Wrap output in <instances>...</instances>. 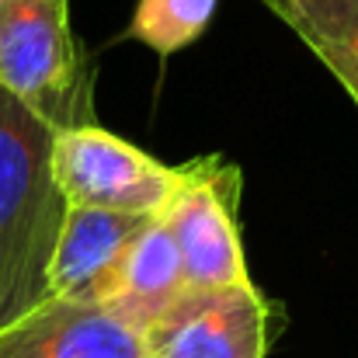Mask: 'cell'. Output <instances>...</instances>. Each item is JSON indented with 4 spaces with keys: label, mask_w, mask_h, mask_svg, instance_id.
Segmentation results:
<instances>
[{
    "label": "cell",
    "mask_w": 358,
    "mask_h": 358,
    "mask_svg": "<svg viewBox=\"0 0 358 358\" xmlns=\"http://www.w3.org/2000/svg\"><path fill=\"white\" fill-rule=\"evenodd\" d=\"M150 220L153 216L66 206L56 250H52V264H49V296L101 306V296L115 264Z\"/></svg>",
    "instance_id": "52a82bcc"
},
{
    "label": "cell",
    "mask_w": 358,
    "mask_h": 358,
    "mask_svg": "<svg viewBox=\"0 0 358 358\" xmlns=\"http://www.w3.org/2000/svg\"><path fill=\"white\" fill-rule=\"evenodd\" d=\"M0 87L52 129L94 119V66L70 0H0Z\"/></svg>",
    "instance_id": "7a4b0ae2"
},
{
    "label": "cell",
    "mask_w": 358,
    "mask_h": 358,
    "mask_svg": "<svg viewBox=\"0 0 358 358\" xmlns=\"http://www.w3.org/2000/svg\"><path fill=\"white\" fill-rule=\"evenodd\" d=\"M0 358H143V334L105 306L49 296L0 331Z\"/></svg>",
    "instance_id": "8992f818"
},
{
    "label": "cell",
    "mask_w": 358,
    "mask_h": 358,
    "mask_svg": "<svg viewBox=\"0 0 358 358\" xmlns=\"http://www.w3.org/2000/svg\"><path fill=\"white\" fill-rule=\"evenodd\" d=\"M49 164L66 206L108 213L164 216L181 185V167L150 157L98 122L56 129Z\"/></svg>",
    "instance_id": "3957f363"
},
{
    "label": "cell",
    "mask_w": 358,
    "mask_h": 358,
    "mask_svg": "<svg viewBox=\"0 0 358 358\" xmlns=\"http://www.w3.org/2000/svg\"><path fill=\"white\" fill-rule=\"evenodd\" d=\"M216 10L220 0H136L125 35L167 59L195 45L209 31Z\"/></svg>",
    "instance_id": "30bf717a"
},
{
    "label": "cell",
    "mask_w": 358,
    "mask_h": 358,
    "mask_svg": "<svg viewBox=\"0 0 358 358\" xmlns=\"http://www.w3.org/2000/svg\"><path fill=\"white\" fill-rule=\"evenodd\" d=\"M185 289H188V282L181 271L174 237H171L164 216H153L125 247L122 261L115 264V271L105 285L101 306L112 317H119L125 327L143 334Z\"/></svg>",
    "instance_id": "ba28073f"
},
{
    "label": "cell",
    "mask_w": 358,
    "mask_h": 358,
    "mask_svg": "<svg viewBox=\"0 0 358 358\" xmlns=\"http://www.w3.org/2000/svg\"><path fill=\"white\" fill-rule=\"evenodd\" d=\"M358 105V0H261Z\"/></svg>",
    "instance_id": "9c48e42d"
},
{
    "label": "cell",
    "mask_w": 358,
    "mask_h": 358,
    "mask_svg": "<svg viewBox=\"0 0 358 358\" xmlns=\"http://www.w3.org/2000/svg\"><path fill=\"white\" fill-rule=\"evenodd\" d=\"M56 129L0 87V331L49 299V264L66 216L52 178Z\"/></svg>",
    "instance_id": "6da1fadb"
},
{
    "label": "cell",
    "mask_w": 358,
    "mask_h": 358,
    "mask_svg": "<svg viewBox=\"0 0 358 358\" xmlns=\"http://www.w3.org/2000/svg\"><path fill=\"white\" fill-rule=\"evenodd\" d=\"M275 306L254 285H188L146 331L143 358H264Z\"/></svg>",
    "instance_id": "5b68a950"
},
{
    "label": "cell",
    "mask_w": 358,
    "mask_h": 358,
    "mask_svg": "<svg viewBox=\"0 0 358 358\" xmlns=\"http://www.w3.org/2000/svg\"><path fill=\"white\" fill-rule=\"evenodd\" d=\"M243 171L220 153L181 164V185L164 209L188 285H243L250 282L240 243Z\"/></svg>",
    "instance_id": "277c9868"
}]
</instances>
